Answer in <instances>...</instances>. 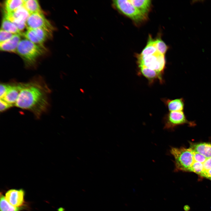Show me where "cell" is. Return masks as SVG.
I'll use <instances>...</instances> for the list:
<instances>
[{
	"mask_svg": "<svg viewBox=\"0 0 211 211\" xmlns=\"http://www.w3.org/2000/svg\"><path fill=\"white\" fill-rule=\"evenodd\" d=\"M14 34L1 29L0 32V42H3L11 39Z\"/></svg>",
	"mask_w": 211,
	"mask_h": 211,
	"instance_id": "24",
	"label": "cell"
},
{
	"mask_svg": "<svg viewBox=\"0 0 211 211\" xmlns=\"http://www.w3.org/2000/svg\"><path fill=\"white\" fill-rule=\"evenodd\" d=\"M114 7L119 12L130 18L137 23L145 21L147 16L137 9L129 0H116L113 1Z\"/></svg>",
	"mask_w": 211,
	"mask_h": 211,
	"instance_id": "4",
	"label": "cell"
},
{
	"mask_svg": "<svg viewBox=\"0 0 211 211\" xmlns=\"http://www.w3.org/2000/svg\"><path fill=\"white\" fill-rule=\"evenodd\" d=\"M156 46L158 52L164 55L168 49V47L165 42L160 38L155 40Z\"/></svg>",
	"mask_w": 211,
	"mask_h": 211,
	"instance_id": "23",
	"label": "cell"
},
{
	"mask_svg": "<svg viewBox=\"0 0 211 211\" xmlns=\"http://www.w3.org/2000/svg\"><path fill=\"white\" fill-rule=\"evenodd\" d=\"M204 171L203 163L194 161L189 168L188 171L194 172L200 176L203 173Z\"/></svg>",
	"mask_w": 211,
	"mask_h": 211,
	"instance_id": "22",
	"label": "cell"
},
{
	"mask_svg": "<svg viewBox=\"0 0 211 211\" xmlns=\"http://www.w3.org/2000/svg\"><path fill=\"white\" fill-rule=\"evenodd\" d=\"M138 74L142 75L148 80L149 84H152L156 80H158L162 84L164 82L162 74L143 66H138Z\"/></svg>",
	"mask_w": 211,
	"mask_h": 211,
	"instance_id": "12",
	"label": "cell"
},
{
	"mask_svg": "<svg viewBox=\"0 0 211 211\" xmlns=\"http://www.w3.org/2000/svg\"><path fill=\"white\" fill-rule=\"evenodd\" d=\"M138 66L147 67L158 72L163 74L165 69L166 60L164 55L157 52L154 54L137 56Z\"/></svg>",
	"mask_w": 211,
	"mask_h": 211,
	"instance_id": "5",
	"label": "cell"
},
{
	"mask_svg": "<svg viewBox=\"0 0 211 211\" xmlns=\"http://www.w3.org/2000/svg\"><path fill=\"white\" fill-rule=\"evenodd\" d=\"M13 105L10 104L2 99L0 98V111L3 112L12 107Z\"/></svg>",
	"mask_w": 211,
	"mask_h": 211,
	"instance_id": "27",
	"label": "cell"
},
{
	"mask_svg": "<svg viewBox=\"0 0 211 211\" xmlns=\"http://www.w3.org/2000/svg\"><path fill=\"white\" fill-rule=\"evenodd\" d=\"M157 52L155 40L153 39L150 35H149L147 45L142 51L140 55L142 56L154 54Z\"/></svg>",
	"mask_w": 211,
	"mask_h": 211,
	"instance_id": "17",
	"label": "cell"
},
{
	"mask_svg": "<svg viewBox=\"0 0 211 211\" xmlns=\"http://www.w3.org/2000/svg\"><path fill=\"white\" fill-rule=\"evenodd\" d=\"M200 176L206 178L208 177H211V169L207 171H204Z\"/></svg>",
	"mask_w": 211,
	"mask_h": 211,
	"instance_id": "29",
	"label": "cell"
},
{
	"mask_svg": "<svg viewBox=\"0 0 211 211\" xmlns=\"http://www.w3.org/2000/svg\"><path fill=\"white\" fill-rule=\"evenodd\" d=\"M0 211H20L24 208L23 207H17L10 204L6 200L5 196L0 194Z\"/></svg>",
	"mask_w": 211,
	"mask_h": 211,
	"instance_id": "21",
	"label": "cell"
},
{
	"mask_svg": "<svg viewBox=\"0 0 211 211\" xmlns=\"http://www.w3.org/2000/svg\"><path fill=\"white\" fill-rule=\"evenodd\" d=\"M204 171H207L211 169V157L207 158L203 163Z\"/></svg>",
	"mask_w": 211,
	"mask_h": 211,
	"instance_id": "28",
	"label": "cell"
},
{
	"mask_svg": "<svg viewBox=\"0 0 211 211\" xmlns=\"http://www.w3.org/2000/svg\"><path fill=\"white\" fill-rule=\"evenodd\" d=\"M20 35L15 34L9 40L0 43V50L3 51L16 52L18 47L21 40Z\"/></svg>",
	"mask_w": 211,
	"mask_h": 211,
	"instance_id": "13",
	"label": "cell"
},
{
	"mask_svg": "<svg viewBox=\"0 0 211 211\" xmlns=\"http://www.w3.org/2000/svg\"><path fill=\"white\" fill-rule=\"evenodd\" d=\"M193 155L194 161L203 163L207 159V158L202 154L193 151L191 149Z\"/></svg>",
	"mask_w": 211,
	"mask_h": 211,
	"instance_id": "26",
	"label": "cell"
},
{
	"mask_svg": "<svg viewBox=\"0 0 211 211\" xmlns=\"http://www.w3.org/2000/svg\"><path fill=\"white\" fill-rule=\"evenodd\" d=\"M24 0H7L4 3V13L12 12L18 8L23 6Z\"/></svg>",
	"mask_w": 211,
	"mask_h": 211,
	"instance_id": "19",
	"label": "cell"
},
{
	"mask_svg": "<svg viewBox=\"0 0 211 211\" xmlns=\"http://www.w3.org/2000/svg\"><path fill=\"white\" fill-rule=\"evenodd\" d=\"M22 83H11V86L2 98L8 103L15 106L23 87Z\"/></svg>",
	"mask_w": 211,
	"mask_h": 211,
	"instance_id": "11",
	"label": "cell"
},
{
	"mask_svg": "<svg viewBox=\"0 0 211 211\" xmlns=\"http://www.w3.org/2000/svg\"><path fill=\"white\" fill-rule=\"evenodd\" d=\"M30 15L27 10L23 6L12 12L4 13V17L16 25L19 24L26 23Z\"/></svg>",
	"mask_w": 211,
	"mask_h": 211,
	"instance_id": "9",
	"label": "cell"
},
{
	"mask_svg": "<svg viewBox=\"0 0 211 211\" xmlns=\"http://www.w3.org/2000/svg\"><path fill=\"white\" fill-rule=\"evenodd\" d=\"M170 151L174 159L176 171H188L194 161L191 149L183 147H172Z\"/></svg>",
	"mask_w": 211,
	"mask_h": 211,
	"instance_id": "3",
	"label": "cell"
},
{
	"mask_svg": "<svg viewBox=\"0 0 211 211\" xmlns=\"http://www.w3.org/2000/svg\"><path fill=\"white\" fill-rule=\"evenodd\" d=\"M164 128L169 130L175 127L185 124L193 125V122L188 121L183 111H169L163 119Z\"/></svg>",
	"mask_w": 211,
	"mask_h": 211,
	"instance_id": "6",
	"label": "cell"
},
{
	"mask_svg": "<svg viewBox=\"0 0 211 211\" xmlns=\"http://www.w3.org/2000/svg\"><path fill=\"white\" fill-rule=\"evenodd\" d=\"M132 4L143 15L147 17L151 5L150 0H130Z\"/></svg>",
	"mask_w": 211,
	"mask_h": 211,
	"instance_id": "16",
	"label": "cell"
},
{
	"mask_svg": "<svg viewBox=\"0 0 211 211\" xmlns=\"http://www.w3.org/2000/svg\"><path fill=\"white\" fill-rule=\"evenodd\" d=\"M189 148L202 154L207 158L211 157V143H192Z\"/></svg>",
	"mask_w": 211,
	"mask_h": 211,
	"instance_id": "15",
	"label": "cell"
},
{
	"mask_svg": "<svg viewBox=\"0 0 211 211\" xmlns=\"http://www.w3.org/2000/svg\"><path fill=\"white\" fill-rule=\"evenodd\" d=\"M24 192L22 189H11L8 190L5 197L7 201L12 205L17 207H23L24 205Z\"/></svg>",
	"mask_w": 211,
	"mask_h": 211,
	"instance_id": "10",
	"label": "cell"
},
{
	"mask_svg": "<svg viewBox=\"0 0 211 211\" xmlns=\"http://www.w3.org/2000/svg\"><path fill=\"white\" fill-rule=\"evenodd\" d=\"M161 101L169 111H183L185 106L184 100L180 98L174 99L163 98Z\"/></svg>",
	"mask_w": 211,
	"mask_h": 211,
	"instance_id": "14",
	"label": "cell"
},
{
	"mask_svg": "<svg viewBox=\"0 0 211 211\" xmlns=\"http://www.w3.org/2000/svg\"><path fill=\"white\" fill-rule=\"evenodd\" d=\"M23 6L30 14L35 13L42 12L37 0H24Z\"/></svg>",
	"mask_w": 211,
	"mask_h": 211,
	"instance_id": "18",
	"label": "cell"
},
{
	"mask_svg": "<svg viewBox=\"0 0 211 211\" xmlns=\"http://www.w3.org/2000/svg\"><path fill=\"white\" fill-rule=\"evenodd\" d=\"M22 35L26 39L35 44L43 45V43L47 39L51 37L52 33L41 28H28Z\"/></svg>",
	"mask_w": 211,
	"mask_h": 211,
	"instance_id": "8",
	"label": "cell"
},
{
	"mask_svg": "<svg viewBox=\"0 0 211 211\" xmlns=\"http://www.w3.org/2000/svg\"><path fill=\"white\" fill-rule=\"evenodd\" d=\"M1 28L4 30L14 34L22 35V33L12 22L4 17L2 21Z\"/></svg>",
	"mask_w": 211,
	"mask_h": 211,
	"instance_id": "20",
	"label": "cell"
},
{
	"mask_svg": "<svg viewBox=\"0 0 211 211\" xmlns=\"http://www.w3.org/2000/svg\"><path fill=\"white\" fill-rule=\"evenodd\" d=\"M207 178H208L209 180L211 181V177H208Z\"/></svg>",
	"mask_w": 211,
	"mask_h": 211,
	"instance_id": "30",
	"label": "cell"
},
{
	"mask_svg": "<svg viewBox=\"0 0 211 211\" xmlns=\"http://www.w3.org/2000/svg\"><path fill=\"white\" fill-rule=\"evenodd\" d=\"M11 83H1L0 85V98H3L10 88Z\"/></svg>",
	"mask_w": 211,
	"mask_h": 211,
	"instance_id": "25",
	"label": "cell"
},
{
	"mask_svg": "<svg viewBox=\"0 0 211 211\" xmlns=\"http://www.w3.org/2000/svg\"><path fill=\"white\" fill-rule=\"evenodd\" d=\"M45 49L43 45L35 44L25 39L21 40L16 53L28 67L34 65L37 58L44 53Z\"/></svg>",
	"mask_w": 211,
	"mask_h": 211,
	"instance_id": "2",
	"label": "cell"
},
{
	"mask_svg": "<svg viewBox=\"0 0 211 211\" xmlns=\"http://www.w3.org/2000/svg\"><path fill=\"white\" fill-rule=\"evenodd\" d=\"M50 90L42 79L35 78L26 83L23 87L15 104L18 108L30 111L39 118L49 106Z\"/></svg>",
	"mask_w": 211,
	"mask_h": 211,
	"instance_id": "1",
	"label": "cell"
},
{
	"mask_svg": "<svg viewBox=\"0 0 211 211\" xmlns=\"http://www.w3.org/2000/svg\"><path fill=\"white\" fill-rule=\"evenodd\" d=\"M27 28L43 29L52 33L54 28L53 26L45 17L42 12L31 14L26 22Z\"/></svg>",
	"mask_w": 211,
	"mask_h": 211,
	"instance_id": "7",
	"label": "cell"
}]
</instances>
